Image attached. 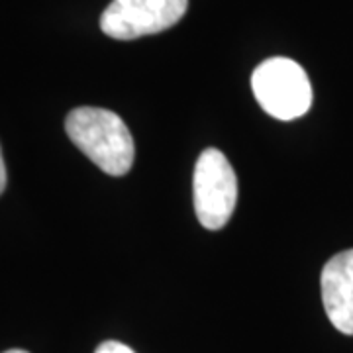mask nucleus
Masks as SVG:
<instances>
[{
	"mask_svg": "<svg viewBox=\"0 0 353 353\" xmlns=\"http://www.w3.org/2000/svg\"><path fill=\"white\" fill-rule=\"evenodd\" d=\"M69 139L101 171L112 176L126 175L134 165V139L124 120L112 110L81 106L67 114Z\"/></svg>",
	"mask_w": 353,
	"mask_h": 353,
	"instance_id": "f257e3e1",
	"label": "nucleus"
},
{
	"mask_svg": "<svg viewBox=\"0 0 353 353\" xmlns=\"http://www.w3.org/2000/svg\"><path fill=\"white\" fill-rule=\"evenodd\" d=\"M252 88L265 112L277 120H296L310 110L312 85L301 65L289 57H271L252 75Z\"/></svg>",
	"mask_w": 353,
	"mask_h": 353,
	"instance_id": "f03ea898",
	"label": "nucleus"
},
{
	"mask_svg": "<svg viewBox=\"0 0 353 353\" xmlns=\"http://www.w3.org/2000/svg\"><path fill=\"white\" fill-rule=\"evenodd\" d=\"M194 212L206 230H222L234 214L238 202V179L228 157L208 148L194 165L192 179Z\"/></svg>",
	"mask_w": 353,
	"mask_h": 353,
	"instance_id": "7ed1b4c3",
	"label": "nucleus"
},
{
	"mask_svg": "<svg viewBox=\"0 0 353 353\" xmlns=\"http://www.w3.org/2000/svg\"><path fill=\"white\" fill-rule=\"evenodd\" d=\"M189 0H112L101 30L114 39H138L165 32L185 16Z\"/></svg>",
	"mask_w": 353,
	"mask_h": 353,
	"instance_id": "20e7f679",
	"label": "nucleus"
},
{
	"mask_svg": "<svg viewBox=\"0 0 353 353\" xmlns=\"http://www.w3.org/2000/svg\"><path fill=\"white\" fill-rule=\"evenodd\" d=\"M322 303L332 326L353 336V250L338 253L322 269Z\"/></svg>",
	"mask_w": 353,
	"mask_h": 353,
	"instance_id": "39448f33",
	"label": "nucleus"
},
{
	"mask_svg": "<svg viewBox=\"0 0 353 353\" xmlns=\"http://www.w3.org/2000/svg\"><path fill=\"white\" fill-rule=\"evenodd\" d=\"M94 353H136L132 347H128L122 341H102Z\"/></svg>",
	"mask_w": 353,
	"mask_h": 353,
	"instance_id": "423d86ee",
	"label": "nucleus"
},
{
	"mask_svg": "<svg viewBox=\"0 0 353 353\" xmlns=\"http://www.w3.org/2000/svg\"><path fill=\"white\" fill-rule=\"evenodd\" d=\"M6 189V165L2 159V150H0V194Z\"/></svg>",
	"mask_w": 353,
	"mask_h": 353,
	"instance_id": "0eeeda50",
	"label": "nucleus"
},
{
	"mask_svg": "<svg viewBox=\"0 0 353 353\" xmlns=\"http://www.w3.org/2000/svg\"><path fill=\"white\" fill-rule=\"evenodd\" d=\"M4 353H28L26 350H8V352H4Z\"/></svg>",
	"mask_w": 353,
	"mask_h": 353,
	"instance_id": "6e6552de",
	"label": "nucleus"
}]
</instances>
